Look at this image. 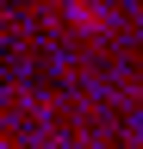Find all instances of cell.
Instances as JSON below:
<instances>
[{"instance_id": "1", "label": "cell", "mask_w": 143, "mask_h": 149, "mask_svg": "<svg viewBox=\"0 0 143 149\" xmlns=\"http://www.w3.org/2000/svg\"><path fill=\"white\" fill-rule=\"evenodd\" d=\"M68 13H75V25H87V31L106 25V6H93V0H68Z\"/></svg>"}]
</instances>
